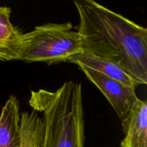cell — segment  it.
Instances as JSON below:
<instances>
[{
	"mask_svg": "<svg viewBox=\"0 0 147 147\" xmlns=\"http://www.w3.org/2000/svg\"><path fill=\"white\" fill-rule=\"evenodd\" d=\"M78 67L88 80L106 96L116 111L123 130L130 117L131 112L139 99L135 88L85 66Z\"/></svg>",
	"mask_w": 147,
	"mask_h": 147,
	"instance_id": "cell-4",
	"label": "cell"
},
{
	"mask_svg": "<svg viewBox=\"0 0 147 147\" xmlns=\"http://www.w3.org/2000/svg\"><path fill=\"white\" fill-rule=\"evenodd\" d=\"M11 9L0 7V60H20L22 34L11 23Z\"/></svg>",
	"mask_w": 147,
	"mask_h": 147,
	"instance_id": "cell-6",
	"label": "cell"
},
{
	"mask_svg": "<svg viewBox=\"0 0 147 147\" xmlns=\"http://www.w3.org/2000/svg\"><path fill=\"white\" fill-rule=\"evenodd\" d=\"M29 104L42 113L41 147H84L85 121L82 87L73 80L55 91L32 90Z\"/></svg>",
	"mask_w": 147,
	"mask_h": 147,
	"instance_id": "cell-2",
	"label": "cell"
},
{
	"mask_svg": "<svg viewBox=\"0 0 147 147\" xmlns=\"http://www.w3.org/2000/svg\"><path fill=\"white\" fill-rule=\"evenodd\" d=\"M42 119L32 110L20 113V147H41L43 138Z\"/></svg>",
	"mask_w": 147,
	"mask_h": 147,
	"instance_id": "cell-9",
	"label": "cell"
},
{
	"mask_svg": "<svg viewBox=\"0 0 147 147\" xmlns=\"http://www.w3.org/2000/svg\"><path fill=\"white\" fill-rule=\"evenodd\" d=\"M81 53V37L70 22L47 23L22 34L20 60L27 63L58 64Z\"/></svg>",
	"mask_w": 147,
	"mask_h": 147,
	"instance_id": "cell-3",
	"label": "cell"
},
{
	"mask_svg": "<svg viewBox=\"0 0 147 147\" xmlns=\"http://www.w3.org/2000/svg\"><path fill=\"white\" fill-rule=\"evenodd\" d=\"M124 139L120 147H147V104L146 100L138 99L127 124L123 129Z\"/></svg>",
	"mask_w": 147,
	"mask_h": 147,
	"instance_id": "cell-7",
	"label": "cell"
},
{
	"mask_svg": "<svg viewBox=\"0 0 147 147\" xmlns=\"http://www.w3.org/2000/svg\"><path fill=\"white\" fill-rule=\"evenodd\" d=\"M67 62L96 70L133 88L136 89V86H138L127 73L117 65L107 60L81 53L70 57Z\"/></svg>",
	"mask_w": 147,
	"mask_h": 147,
	"instance_id": "cell-8",
	"label": "cell"
},
{
	"mask_svg": "<svg viewBox=\"0 0 147 147\" xmlns=\"http://www.w3.org/2000/svg\"><path fill=\"white\" fill-rule=\"evenodd\" d=\"M83 53L113 63L139 85L147 83V30L93 0L74 1Z\"/></svg>",
	"mask_w": 147,
	"mask_h": 147,
	"instance_id": "cell-1",
	"label": "cell"
},
{
	"mask_svg": "<svg viewBox=\"0 0 147 147\" xmlns=\"http://www.w3.org/2000/svg\"><path fill=\"white\" fill-rule=\"evenodd\" d=\"M20 102L10 96L0 115V147H20Z\"/></svg>",
	"mask_w": 147,
	"mask_h": 147,
	"instance_id": "cell-5",
	"label": "cell"
}]
</instances>
